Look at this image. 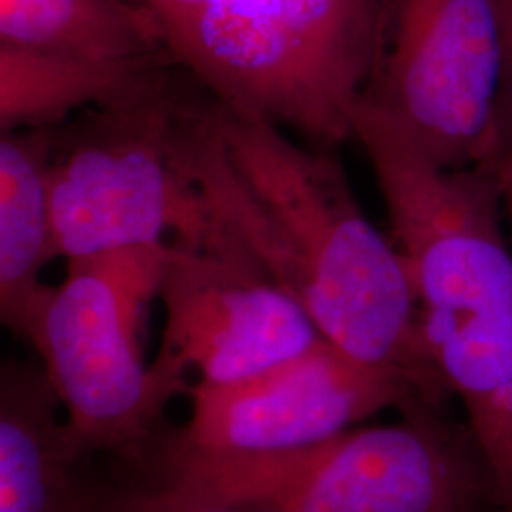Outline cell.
Here are the masks:
<instances>
[{
    "mask_svg": "<svg viewBox=\"0 0 512 512\" xmlns=\"http://www.w3.org/2000/svg\"><path fill=\"white\" fill-rule=\"evenodd\" d=\"M0 44L95 61L171 55L156 21L126 0H0Z\"/></svg>",
    "mask_w": 512,
    "mask_h": 512,
    "instance_id": "cell-12",
    "label": "cell"
},
{
    "mask_svg": "<svg viewBox=\"0 0 512 512\" xmlns=\"http://www.w3.org/2000/svg\"><path fill=\"white\" fill-rule=\"evenodd\" d=\"M147 12L156 21L162 35L169 37L177 27H181L186 19L198 12L207 0H126Z\"/></svg>",
    "mask_w": 512,
    "mask_h": 512,
    "instance_id": "cell-15",
    "label": "cell"
},
{
    "mask_svg": "<svg viewBox=\"0 0 512 512\" xmlns=\"http://www.w3.org/2000/svg\"><path fill=\"white\" fill-rule=\"evenodd\" d=\"M497 181H499V190H501V203L505 211V220H509V230H511L512 245V156H499L497 165H495Z\"/></svg>",
    "mask_w": 512,
    "mask_h": 512,
    "instance_id": "cell-16",
    "label": "cell"
},
{
    "mask_svg": "<svg viewBox=\"0 0 512 512\" xmlns=\"http://www.w3.org/2000/svg\"><path fill=\"white\" fill-rule=\"evenodd\" d=\"M188 395L190 420L171 442L211 456L294 452L384 408L433 404L406 378L361 365L325 338L266 372L232 384L198 382Z\"/></svg>",
    "mask_w": 512,
    "mask_h": 512,
    "instance_id": "cell-7",
    "label": "cell"
},
{
    "mask_svg": "<svg viewBox=\"0 0 512 512\" xmlns=\"http://www.w3.org/2000/svg\"><path fill=\"white\" fill-rule=\"evenodd\" d=\"M55 129L8 131L0 137V319L21 338L54 260L48 169Z\"/></svg>",
    "mask_w": 512,
    "mask_h": 512,
    "instance_id": "cell-10",
    "label": "cell"
},
{
    "mask_svg": "<svg viewBox=\"0 0 512 512\" xmlns=\"http://www.w3.org/2000/svg\"><path fill=\"white\" fill-rule=\"evenodd\" d=\"M380 16L382 0H207L165 48L224 107L330 150L353 137Z\"/></svg>",
    "mask_w": 512,
    "mask_h": 512,
    "instance_id": "cell-3",
    "label": "cell"
},
{
    "mask_svg": "<svg viewBox=\"0 0 512 512\" xmlns=\"http://www.w3.org/2000/svg\"><path fill=\"white\" fill-rule=\"evenodd\" d=\"M497 84L494 0H382L361 101L431 158L450 167L497 162Z\"/></svg>",
    "mask_w": 512,
    "mask_h": 512,
    "instance_id": "cell-6",
    "label": "cell"
},
{
    "mask_svg": "<svg viewBox=\"0 0 512 512\" xmlns=\"http://www.w3.org/2000/svg\"><path fill=\"white\" fill-rule=\"evenodd\" d=\"M164 346L205 384H232L313 348L323 336L234 241H169L160 293Z\"/></svg>",
    "mask_w": 512,
    "mask_h": 512,
    "instance_id": "cell-8",
    "label": "cell"
},
{
    "mask_svg": "<svg viewBox=\"0 0 512 512\" xmlns=\"http://www.w3.org/2000/svg\"><path fill=\"white\" fill-rule=\"evenodd\" d=\"M44 368L0 370V512H69L78 454Z\"/></svg>",
    "mask_w": 512,
    "mask_h": 512,
    "instance_id": "cell-9",
    "label": "cell"
},
{
    "mask_svg": "<svg viewBox=\"0 0 512 512\" xmlns=\"http://www.w3.org/2000/svg\"><path fill=\"white\" fill-rule=\"evenodd\" d=\"M169 241L67 260L46 285L27 327L42 368L67 410L78 458L110 452L143 459L165 406L188 393V368L160 349L147 365L141 332L160 293Z\"/></svg>",
    "mask_w": 512,
    "mask_h": 512,
    "instance_id": "cell-4",
    "label": "cell"
},
{
    "mask_svg": "<svg viewBox=\"0 0 512 512\" xmlns=\"http://www.w3.org/2000/svg\"><path fill=\"white\" fill-rule=\"evenodd\" d=\"M179 147L220 230L361 365L397 374L442 404L450 389L421 334L420 304L397 245L366 219L327 148L228 109L196 86Z\"/></svg>",
    "mask_w": 512,
    "mask_h": 512,
    "instance_id": "cell-1",
    "label": "cell"
},
{
    "mask_svg": "<svg viewBox=\"0 0 512 512\" xmlns=\"http://www.w3.org/2000/svg\"><path fill=\"white\" fill-rule=\"evenodd\" d=\"M209 505L266 512H484L495 484L469 427L418 403L403 421L348 429L302 450L211 456L173 442L164 484Z\"/></svg>",
    "mask_w": 512,
    "mask_h": 512,
    "instance_id": "cell-2",
    "label": "cell"
},
{
    "mask_svg": "<svg viewBox=\"0 0 512 512\" xmlns=\"http://www.w3.org/2000/svg\"><path fill=\"white\" fill-rule=\"evenodd\" d=\"M499 25L497 137L499 156H512V0H494Z\"/></svg>",
    "mask_w": 512,
    "mask_h": 512,
    "instance_id": "cell-14",
    "label": "cell"
},
{
    "mask_svg": "<svg viewBox=\"0 0 512 512\" xmlns=\"http://www.w3.org/2000/svg\"><path fill=\"white\" fill-rule=\"evenodd\" d=\"M194 78L171 65L122 101L55 129L48 169L55 258L224 238L179 147Z\"/></svg>",
    "mask_w": 512,
    "mask_h": 512,
    "instance_id": "cell-5",
    "label": "cell"
},
{
    "mask_svg": "<svg viewBox=\"0 0 512 512\" xmlns=\"http://www.w3.org/2000/svg\"><path fill=\"white\" fill-rule=\"evenodd\" d=\"M69 512H266L209 505L167 488L137 490L84 482L74 475Z\"/></svg>",
    "mask_w": 512,
    "mask_h": 512,
    "instance_id": "cell-13",
    "label": "cell"
},
{
    "mask_svg": "<svg viewBox=\"0 0 512 512\" xmlns=\"http://www.w3.org/2000/svg\"><path fill=\"white\" fill-rule=\"evenodd\" d=\"M171 65V55L95 61L0 44V129L57 128L76 110L122 101Z\"/></svg>",
    "mask_w": 512,
    "mask_h": 512,
    "instance_id": "cell-11",
    "label": "cell"
}]
</instances>
